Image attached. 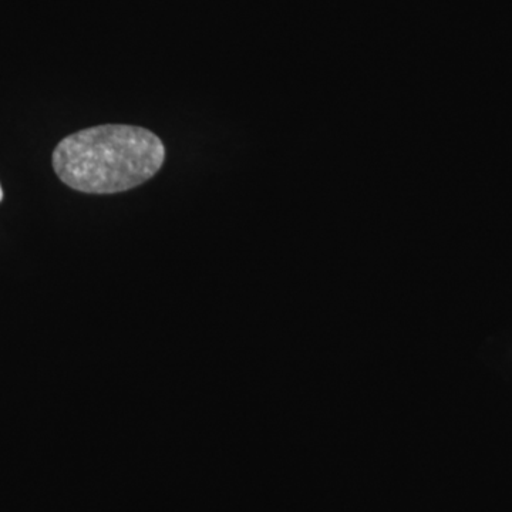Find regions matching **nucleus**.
<instances>
[{
	"label": "nucleus",
	"instance_id": "nucleus-1",
	"mask_svg": "<svg viewBox=\"0 0 512 512\" xmlns=\"http://www.w3.org/2000/svg\"><path fill=\"white\" fill-rule=\"evenodd\" d=\"M163 141L147 128L104 124L57 144L53 168L60 180L86 194H117L146 183L163 167Z\"/></svg>",
	"mask_w": 512,
	"mask_h": 512
},
{
	"label": "nucleus",
	"instance_id": "nucleus-2",
	"mask_svg": "<svg viewBox=\"0 0 512 512\" xmlns=\"http://www.w3.org/2000/svg\"><path fill=\"white\" fill-rule=\"evenodd\" d=\"M3 200V190H2V187H0V201Z\"/></svg>",
	"mask_w": 512,
	"mask_h": 512
}]
</instances>
